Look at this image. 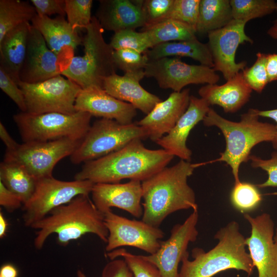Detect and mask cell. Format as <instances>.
I'll list each match as a JSON object with an SVG mask.
<instances>
[{
	"label": "cell",
	"instance_id": "5",
	"mask_svg": "<svg viewBox=\"0 0 277 277\" xmlns=\"http://www.w3.org/2000/svg\"><path fill=\"white\" fill-rule=\"evenodd\" d=\"M258 109L250 108L241 115L239 122L224 118L210 108L203 122L207 127L215 126L222 132L225 149L217 161L225 162L231 169L234 183L240 181L241 165L249 160L251 149L262 142H271L275 134V125L259 120Z\"/></svg>",
	"mask_w": 277,
	"mask_h": 277
},
{
	"label": "cell",
	"instance_id": "32",
	"mask_svg": "<svg viewBox=\"0 0 277 277\" xmlns=\"http://www.w3.org/2000/svg\"><path fill=\"white\" fill-rule=\"evenodd\" d=\"M233 19L247 23L275 11L277 3L273 0H230Z\"/></svg>",
	"mask_w": 277,
	"mask_h": 277
},
{
	"label": "cell",
	"instance_id": "26",
	"mask_svg": "<svg viewBox=\"0 0 277 277\" xmlns=\"http://www.w3.org/2000/svg\"><path fill=\"white\" fill-rule=\"evenodd\" d=\"M31 24L25 23L8 32L0 41V67L17 84L23 65Z\"/></svg>",
	"mask_w": 277,
	"mask_h": 277
},
{
	"label": "cell",
	"instance_id": "45",
	"mask_svg": "<svg viewBox=\"0 0 277 277\" xmlns=\"http://www.w3.org/2000/svg\"><path fill=\"white\" fill-rule=\"evenodd\" d=\"M0 205L9 212H12L23 205L21 199L0 181Z\"/></svg>",
	"mask_w": 277,
	"mask_h": 277
},
{
	"label": "cell",
	"instance_id": "33",
	"mask_svg": "<svg viewBox=\"0 0 277 277\" xmlns=\"http://www.w3.org/2000/svg\"><path fill=\"white\" fill-rule=\"evenodd\" d=\"M262 199L256 185L241 181L234 183L230 195L232 206L244 214L256 209Z\"/></svg>",
	"mask_w": 277,
	"mask_h": 277
},
{
	"label": "cell",
	"instance_id": "7",
	"mask_svg": "<svg viewBox=\"0 0 277 277\" xmlns=\"http://www.w3.org/2000/svg\"><path fill=\"white\" fill-rule=\"evenodd\" d=\"M92 115L77 111L72 114L20 112L13 118L23 143L68 138L81 141L89 130Z\"/></svg>",
	"mask_w": 277,
	"mask_h": 277
},
{
	"label": "cell",
	"instance_id": "14",
	"mask_svg": "<svg viewBox=\"0 0 277 277\" xmlns=\"http://www.w3.org/2000/svg\"><path fill=\"white\" fill-rule=\"evenodd\" d=\"M246 22L233 19L222 28L209 32L207 43L210 50L213 69L221 72L227 81L242 71L247 65L246 61L235 62V53L240 45L253 41L245 33Z\"/></svg>",
	"mask_w": 277,
	"mask_h": 277
},
{
	"label": "cell",
	"instance_id": "50",
	"mask_svg": "<svg viewBox=\"0 0 277 277\" xmlns=\"http://www.w3.org/2000/svg\"><path fill=\"white\" fill-rule=\"evenodd\" d=\"M8 223L3 214L0 212V238L3 239L5 235L7 230Z\"/></svg>",
	"mask_w": 277,
	"mask_h": 277
},
{
	"label": "cell",
	"instance_id": "8",
	"mask_svg": "<svg viewBox=\"0 0 277 277\" xmlns=\"http://www.w3.org/2000/svg\"><path fill=\"white\" fill-rule=\"evenodd\" d=\"M148 138L145 130L137 123L123 124L103 118L91 126L84 138L70 156L72 163L95 160L116 151L133 140Z\"/></svg>",
	"mask_w": 277,
	"mask_h": 277
},
{
	"label": "cell",
	"instance_id": "42",
	"mask_svg": "<svg viewBox=\"0 0 277 277\" xmlns=\"http://www.w3.org/2000/svg\"><path fill=\"white\" fill-rule=\"evenodd\" d=\"M0 88L14 102L21 112L27 111L25 100L22 90L18 84L1 67Z\"/></svg>",
	"mask_w": 277,
	"mask_h": 277
},
{
	"label": "cell",
	"instance_id": "6",
	"mask_svg": "<svg viewBox=\"0 0 277 277\" xmlns=\"http://www.w3.org/2000/svg\"><path fill=\"white\" fill-rule=\"evenodd\" d=\"M85 30L82 43L84 54L73 56L68 66L61 70V74L82 89H103L105 79L116 73L114 50L105 41L104 29L95 16H92L91 23Z\"/></svg>",
	"mask_w": 277,
	"mask_h": 277
},
{
	"label": "cell",
	"instance_id": "20",
	"mask_svg": "<svg viewBox=\"0 0 277 277\" xmlns=\"http://www.w3.org/2000/svg\"><path fill=\"white\" fill-rule=\"evenodd\" d=\"M190 89L173 92L165 101L157 103L151 111L137 122L155 142L175 126L186 111L190 101Z\"/></svg>",
	"mask_w": 277,
	"mask_h": 277
},
{
	"label": "cell",
	"instance_id": "31",
	"mask_svg": "<svg viewBox=\"0 0 277 277\" xmlns=\"http://www.w3.org/2000/svg\"><path fill=\"white\" fill-rule=\"evenodd\" d=\"M148 35L153 47L171 42L186 41L196 37V30L185 23L167 19L142 29Z\"/></svg>",
	"mask_w": 277,
	"mask_h": 277
},
{
	"label": "cell",
	"instance_id": "11",
	"mask_svg": "<svg viewBox=\"0 0 277 277\" xmlns=\"http://www.w3.org/2000/svg\"><path fill=\"white\" fill-rule=\"evenodd\" d=\"M18 85L24 95L27 112L72 114L77 111L75 101L82 89L62 74L36 83L20 81Z\"/></svg>",
	"mask_w": 277,
	"mask_h": 277
},
{
	"label": "cell",
	"instance_id": "16",
	"mask_svg": "<svg viewBox=\"0 0 277 277\" xmlns=\"http://www.w3.org/2000/svg\"><path fill=\"white\" fill-rule=\"evenodd\" d=\"M251 227L250 236L246 238L249 255L258 277H277V245L274 237V223L268 213L253 217L244 214Z\"/></svg>",
	"mask_w": 277,
	"mask_h": 277
},
{
	"label": "cell",
	"instance_id": "23",
	"mask_svg": "<svg viewBox=\"0 0 277 277\" xmlns=\"http://www.w3.org/2000/svg\"><path fill=\"white\" fill-rule=\"evenodd\" d=\"M252 91L240 72L223 85L206 84L201 87L198 93L210 106L217 105L225 112L234 113L249 101Z\"/></svg>",
	"mask_w": 277,
	"mask_h": 277
},
{
	"label": "cell",
	"instance_id": "54",
	"mask_svg": "<svg viewBox=\"0 0 277 277\" xmlns=\"http://www.w3.org/2000/svg\"><path fill=\"white\" fill-rule=\"evenodd\" d=\"M0 277H2V276H0Z\"/></svg>",
	"mask_w": 277,
	"mask_h": 277
},
{
	"label": "cell",
	"instance_id": "41",
	"mask_svg": "<svg viewBox=\"0 0 277 277\" xmlns=\"http://www.w3.org/2000/svg\"><path fill=\"white\" fill-rule=\"evenodd\" d=\"M249 160L253 168H260L268 174V179L265 182L256 185L259 188L277 187V150L272 152L269 159L265 160L250 155Z\"/></svg>",
	"mask_w": 277,
	"mask_h": 277
},
{
	"label": "cell",
	"instance_id": "47",
	"mask_svg": "<svg viewBox=\"0 0 277 277\" xmlns=\"http://www.w3.org/2000/svg\"><path fill=\"white\" fill-rule=\"evenodd\" d=\"M258 114L260 116L272 119L276 122L275 136L271 143L273 148L275 150H277V109L267 110H259Z\"/></svg>",
	"mask_w": 277,
	"mask_h": 277
},
{
	"label": "cell",
	"instance_id": "3",
	"mask_svg": "<svg viewBox=\"0 0 277 277\" xmlns=\"http://www.w3.org/2000/svg\"><path fill=\"white\" fill-rule=\"evenodd\" d=\"M30 228L37 230L34 246L37 250L43 247L47 238L53 233L57 234V243L63 246L87 233L94 234L105 243L108 236L104 214L96 208L89 195H85L77 196L54 209Z\"/></svg>",
	"mask_w": 277,
	"mask_h": 277
},
{
	"label": "cell",
	"instance_id": "38",
	"mask_svg": "<svg viewBox=\"0 0 277 277\" xmlns=\"http://www.w3.org/2000/svg\"><path fill=\"white\" fill-rule=\"evenodd\" d=\"M141 7L146 28L162 22L170 10L174 0L136 1Z\"/></svg>",
	"mask_w": 277,
	"mask_h": 277
},
{
	"label": "cell",
	"instance_id": "30",
	"mask_svg": "<svg viewBox=\"0 0 277 277\" xmlns=\"http://www.w3.org/2000/svg\"><path fill=\"white\" fill-rule=\"evenodd\" d=\"M35 8L28 1H0V41L11 30L31 22L36 15Z\"/></svg>",
	"mask_w": 277,
	"mask_h": 277
},
{
	"label": "cell",
	"instance_id": "2",
	"mask_svg": "<svg viewBox=\"0 0 277 277\" xmlns=\"http://www.w3.org/2000/svg\"><path fill=\"white\" fill-rule=\"evenodd\" d=\"M200 164L181 160L142 182V220L159 227L170 214L179 210H197L195 193L187 180Z\"/></svg>",
	"mask_w": 277,
	"mask_h": 277
},
{
	"label": "cell",
	"instance_id": "29",
	"mask_svg": "<svg viewBox=\"0 0 277 277\" xmlns=\"http://www.w3.org/2000/svg\"><path fill=\"white\" fill-rule=\"evenodd\" d=\"M0 181L24 204L32 195L36 180L19 165L3 161L0 164Z\"/></svg>",
	"mask_w": 277,
	"mask_h": 277
},
{
	"label": "cell",
	"instance_id": "44",
	"mask_svg": "<svg viewBox=\"0 0 277 277\" xmlns=\"http://www.w3.org/2000/svg\"><path fill=\"white\" fill-rule=\"evenodd\" d=\"M37 15L48 16L57 14L65 16V0H31Z\"/></svg>",
	"mask_w": 277,
	"mask_h": 277
},
{
	"label": "cell",
	"instance_id": "15",
	"mask_svg": "<svg viewBox=\"0 0 277 277\" xmlns=\"http://www.w3.org/2000/svg\"><path fill=\"white\" fill-rule=\"evenodd\" d=\"M198 220V211L194 210L184 223L173 226L170 236L161 242L155 253L141 255L157 268L162 277H179V265L188 252L189 244L195 242L199 234L196 228Z\"/></svg>",
	"mask_w": 277,
	"mask_h": 277
},
{
	"label": "cell",
	"instance_id": "39",
	"mask_svg": "<svg viewBox=\"0 0 277 277\" xmlns=\"http://www.w3.org/2000/svg\"><path fill=\"white\" fill-rule=\"evenodd\" d=\"M113 57L116 68L125 73L144 70L149 61L145 54L129 49L114 50Z\"/></svg>",
	"mask_w": 277,
	"mask_h": 277
},
{
	"label": "cell",
	"instance_id": "9",
	"mask_svg": "<svg viewBox=\"0 0 277 277\" xmlns=\"http://www.w3.org/2000/svg\"><path fill=\"white\" fill-rule=\"evenodd\" d=\"M94 184L88 180L64 181L53 176L36 180L32 195L23 205L25 226L30 227L52 210L68 203L77 196L89 195Z\"/></svg>",
	"mask_w": 277,
	"mask_h": 277
},
{
	"label": "cell",
	"instance_id": "46",
	"mask_svg": "<svg viewBox=\"0 0 277 277\" xmlns=\"http://www.w3.org/2000/svg\"><path fill=\"white\" fill-rule=\"evenodd\" d=\"M265 67L268 82L277 81V53L267 54Z\"/></svg>",
	"mask_w": 277,
	"mask_h": 277
},
{
	"label": "cell",
	"instance_id": "25",
	"mask_svg": "<svg viewBox=\"0 0 277 277\" xmlns=\"http://www.w3.org/2000/svg\"><path fill=\"white\" fill-rule=\"evenodd\" d=\"M31 25L41 33L48 47L57 56L66 48L74 51L82 44L83 39L65 18L57 15L55 18L36 14Z\"/></svg>",
	"mask_w": 277,
	"mask_h": 277
},
{
	"label": "cell",
	"instance_id": "40",
	"mask_svg": "<svg viewBox=\"0 0 277 277\" xmlns=\"http://www.w3.org/2000/svg\"><path fill=\"white\" fill-rule=\"evenodd\" d=\"M267 54L258 52L256 59L250 67H245L242 71L243 77L248 85L259 93H261L269 83L265 67Z\"/></svg>",
	"mask_w": 277,
	"mask_h": 277
},
{
	"label": "cell",
	"instance_id": "21",
	"mask_svg": "<svg viewBox=\"0 0 277 277\" xmlns=\"http://www.w3.org/2000/svg\"><path fill=\"white\" fill-rule=\"evenodd\" d=\"M145 76L144 70L125 73L123 75L115 73L105 79L103 89L115 98L129 103L148 114L162 100L141 86L140 81Z\"/></svg>",
	"mask_w": 277,
	"mask_h": 277
},
{
	"label": "cell",
	"instance_id": "48",
	"mask_svg": "<svg viewBox=\"0 0 277 277\" xmlns=\"http://www.w3.org/2000/svg\"><path fill=\"white\" fill-rule=\"evenodd\" d=\"M0 137L6 147V149L14 147L17 143L10 135L3 124L0 123Z\"/></svg>",
	"mask_w": 277,
	"mask_h": 277
},
{
	"label": "cell",
	"instance_id": "35",
	"mask_svg": "<svg viewBox=\"0 0 277 277\" xmlns=\"http://www.w3.org/2000/svg\"><path fill=\"white\" fill-rule=\"evenodd\" d=\"M111 260L122 258L127 264L134 277H162L157 268L143 259L141 255H136L125 248L116 249L107 254Z\"/></svg>",
	"mask_w": 277,
	"mask_h": 277
},
{
	"label": "cell",
	"instance_id": "36",
	"mask_svg": "<svg viewBox=\"0 0 277 277\" xmlns=\"http://www.w3.org/2000/svg\"><path fill=\"white\" fill-rule=\"evenodd\" d=\"M92 0H65V11L72 28L86 29L92 20Z\"/></svg>",
	"mask_w": 277,
	"mask_h": 277
},
{
	"label": "cell",
	"instance_id": "24",
	"mask_svg": "<svg viewBox=\"0 0 277 277\" xmlns=\"http://www.w3.org/2000/svg\"><path fill=\"white\" fill-rule=\"evenodd\" d=\"M95 16L104 30L114 33L145 26L143 13L136 1H100Z\"/></svg>",
	"mask_w": 277,
	"mask_h": 277
},
{
	"label": "cell",
	"instance_id": "37",
	"mask_svg": "<svg viewBox=\"0 0 277 277\" xmlns=\"http://www.w3.org/2000/svg\"><path fill=\"white\" fill-rule=\"evenodd\" d=\"M200 1L174 0L170 10L163 21H177L189 25L196 30Z\"/></svg>",
	"mask_w": 277,
	"mask_h": 277
},
{
	"label": "cell",
	"instance_id": "17",
	"mask_svg": "<svg viewBox=\"0 0 277 277\" xmlns=\"http://www.w3.org/2000/svg\"><path fill=\"white\" fill-rule=\"evenodd\" d=\"M92 201L96 208L104 214L117 207L133 216L142 217L143 208L142 182L130 180L126 183L94 184L91 192Z\"/></svg>",
	"mask_w": 277,
	"mask_h": 277
},
{
	"label": "cell",
	"instance_id": "34",
	"mask_svg": "<svg viewBox=\"0 0 277 277\" xmlns=\"http://www.w3.org/2000/svg\"><path fill=\"white\" fill-rule=\"evenodd\" d=\"M110 45L114 50L129 49L144 53L153 47L146 31L125 29L115 32Z\"/></svg>",
	"mask_w": 277,
	"mask_h": 277
},
{
	"label": "cell",
	"instance_id": "13",
	"mask_svg": "<svg viewBox=\"0 0 277 277\" xmlns=\"http://www.w3.org/2000/svg\"><path fill=\"white\" fill-rule=\"evenodd\" d=\"M145 76L152 77L162 89L180 92L190 84H215L220 80L212 68L190 65L178 57H164L149 61L144 69Z\"/></svg>",
	"mask_w": 277,
	"mask_h": 277
},
{
	"label": "cell",
	"instance_id": "43",
	"mask_svg": "<svg viewBox=\"0 0 277 277\" xmlns=\"http://www.w3.org/2000/svg\"><path fill=\"white\" fill-rule=\"evenodd\" d=\"M77 277H86L81 270L77 271ZM102 277H134L133 274L124 259H115L104 267Z\"/></svg>",
	"mask_w": 277,
	"mask_h": 277
},
{
	"label": "cell",
	"instance_id": "27",
	"mask_svg": "<svg viewBox=\"0 0 277 277\" xmlns=\"http://www.w3.org/2000/svg\"><path fill=\"white\" fill-rule=\"evenodd\" d=\"M144 53L149 61L173 56L188 57L199 62L201 65L213 67L211 53L207 43L201 42L197 37L160 44Z\"/></svg>",
	"mask_w": 277,
	"mask_h": 277
},
{
	"label": "cell",
	"instance_id": "12",
	"mask_svg": "<svg viewBox=\"0 0 277 277\" xmlns=\"http://www.w3.org/2000/svg\"><path fill=\"white\" fill-rule=\"evenodd\" d=\"M104 222L108 231L105 248L108 252L123 246H131L152 254L159 249L165 236L159 227L142 220L128 219L111 210L104 213Z\"/></svg>",
	"mask_w": 277,
	"mask_h": 277
},
{
	"label": "cell",
	"instance_id": "53",
	"mask_svg": "<svg viewBox=\"0 0 277 277\" xmlns=\"http://www.w3.org/2000/svg\"><path fill=\"white\" fill-rule=\"evenodd\" d=\"M275 11H277V6L276 7ZM274 22H277V18H276V20L274 21Z\"/></svg>",
	"mask_w": 277,
	"mask_h": 277
},
{
	"label": "cell",
	"instance_id": "28",
	"mask_svg": "<svg viewBox=\"0 0 277 277\" xmlns=\"http://www.w3.org/2000/svg\"><path fill=\"white\" fill-rule=\"evenodd\" d=\"M233 19L230 0H201L196 32L208 34Z\"/></svg>",
	"mask_w": 277,
	"mask_h": 277
},
{
	"label": "cell",
	"instance_id": "51",
	"mask_svg": "<svg viewBox=\"0 0 277 277\" xmlns=\"http://www.w3.org/2000/svg\"><path fill=\"white\" fill-rule=\"evenodd\" d=\"M267 33L272 38L277 39V22L274 23L273 25L268 30Z\"/></svg>",
	"mask_w": 277,
	"mask_h": 277
},
{
	"label": "cell",
	"instance_id": "1",
	"mask_svg": "<svg viewBox=\"0 0 277 277\" xmlns=\"http://www.w3.org/2000/svg\"><path fill=\"white\" fill-rule=\"evenodd\" d=\"M173 157L163 149L146 148L137 138L116 151L85 163L74 180L94 184L118 183L126 179L142 182L167 167Z\"/></svg>",
	"mask_w": 277,
	"mask_h": 277
},
{
	"label": "cell",
	"instance_id": "52",
	"mask_svg": "<svg viewBox=\"0 0 277 277\" xmlns=\"http://www.w3.org/2000/svg\"><path fill=\"white\" fill-rule=\"evenodd\" d=\"M273 239H274V241L275 243L277 245V226H276V229H275V234H274Z\"/></svg>",
	"mask_w": 277,
	"mask_h": 277
},
{
	"label": "cell",
	"instance_id": "10",
	"mask_svg": "<svg viewBox=\"0 0 277 277\" xmlns=\"http://www.w3.org/2000/svg\"><path fill=\"white\" fill-rule=\"evenodd\" d=\"M81 142L63 138L17 143L14 147L6 149L4 161L19 165L37 180L52 176L56 164L70 156Z\"/></svg>",
	"mask_w": 277,
	"mask_h": 277
},
{
	"label": "cell",
	"instance_id": "49",
	"mask_svg": "<svg viewBox=\"0 0 277 277\" xmlns=\"http://www.w3.org/2000/svg\"><path fill=\"white\" fill-rule=\"evenodd\" d=\"M18 273L16 268L11 264H4L0 269V276L2 277H17Z\"/></svg>",
	"mask_w": 277,
	"mask_h": 277
},
{
	"label": "cell",
	"instance_id": "4",
	"mask_svg": "<svg viewBox=\"0 0 277 277\" xmlns=\"http://www.w3.org/2000/svg\"><path fill=\"white\" fill-rule=\"evenodd\" d=\"M214 238L219 242L208 252L196 247L192 250L193 260L189 259V252L184 256L179 277H212L231 269L242 270L251 275L254 266L246 251V238L240 231L239 223L229 222Z\"/></svg>",
	"mask_w": 277,
	"mask_h": 277
},
{
	"label": "cell",
	"instance_id": "19",
	"mask_svg": "<svg viewBox=\"0 0 277 277\" xmlns=\"http://www.w3.org/2000/svg\"><path fill=\"white\" fill-rule=\"evenodd\" d=\"M210 108L204 99L190 95L189 106L175 126L155 143L174 156L190 162L192 151L187 146V140L190 131L203 121Z\"/></svg>",
	"mask_w": 277,
	"mask_h": 277
},
{
	"label": "cell",
	"instance_id": "18",
	"mask_svg": "<svg viewBox=\"0 0 277 277\" xmlns=\"http://www.w3.org/2000/svg\"><path fill=\"white\" fill-rule=\"evenodd\" d=\"M58 59V56L49 48L41 33L31 25L20 81L36 83L61 74Z\"/></svg>",
	"mask_w": 277,
	"mask_h": 277
},
{
	"label": "cell",
	"instance_id": "22",
	"mask_svg": "<svg viewBox=\"0 0 277 277\" xmlns=\"http://www.w3.org/2000/svg\"><path fill=\"white\" fill-rule=\"evenodd\" d=\"M75 107L77 111L86 112L92 116L113 120L123 124L132 123L136 115V109L132 105L115 98L99 88L82 89Z\"/></svg>",
	"mask_w": 277,
	"mask_h": 277
}]
</instances>
